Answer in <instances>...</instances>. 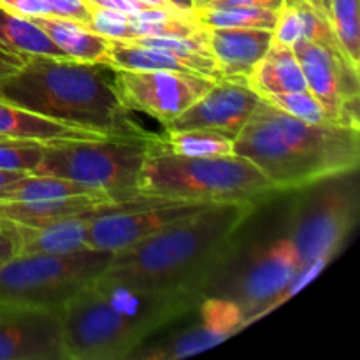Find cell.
I'll return each mask as SVG.
<instances>
[{
	"instance_id": "1",
	"label": "cell",
	"mask_w": 360,
	"mask_h": 360,
	"mask_svg": "<svg viewBox=\"0 0 360 360\" xmlns=\"http://www.w3.org/2000/svg\"><path fill=\"white\" fill-rule=\"evenodd\" d=\"M257 200L214 202L146 241L112 253L104 273L151 290L202 299L232 255L234 238Z\"/></svg>"
},
{
	"instance_id": "2",
	"label": "cell",
	"mask_w": 360,
	"mask_h": 360,
	"mask_svg": "<svg viewBox=\"0 0 360 360\" xmlns=\"http://www.w3.org/2000/svg\"><path fill=\"white\" fill-rule=\"evenodd\" d=\"M234 153L253 162L276 192H297L357 172L360 130L306 123L262 98L234 139Z\"/></svg>"
},
{
	"instance_id": "3",
	"label": "cell",
	"mask_w": 360,
	"mask_h": 360,
	"mask_svg": "<svg viewBox=\"0 0 360 360\" xmlns=\"http://www.w3.org/2000/svg\"><path fill=\"white\" fill-rule=\"evenodd\" d=\"M105 69L69 56L27 55L20 69L0 83V98L105 137H150L130 118Z\"/></svg>"
},
{
	"instance_id": "4",
	"label": "cell",
	"mask_w": 360,
	"mask_h": 360,
	"mask_svg": "<svg viewBox=\"0 0 360 360\" xmlns=\"http://www.w3.org/2000/svg\"><path fill=\"white\" fill-rule=\"evenodd\" d=\"M153 137L137 178L136 190L139 195L195 202H259L276 192L264 172L248 158L236 153L183 157L157 146Z\"/></svg>"
},
{
	"instance_id": "5",
	"label": "cell",
	"mask_w": 360,
	"mask_h": 360,
	"mask_svg": "<svg viewBox=\"0 0 360 360\" xmlns=\"http://www.w3.org/2000/svg\"><path fill=\"white\" fill-rule=\"evenodd\" d=\"M151 137L48 143L41 162L28 174L70 179L115 197L134 195L137 193V178L150 150Z\"/></svg>"
},
{
	"instance_id": "6",
	"label": "cell",
	"mask_w": 360,
	"mask_h": 360,
	"mask_svg": "<svg viewBox=\"0 0 360 360\" xmlns=\"http://www.w3.org/2000/svg\"><path fill=\"white\" fill-rule=\"evenodd\" d=\"M111 252L14 255L0 264V308H62L109 266Z\"/></svg>"
},
{
	"instance_id": "7",
	"label": "cell",
	"mask_w": 360,
	"mask_h": 360,
	"mask_svg": "<svg viewBox=\"0 0 360 360\" xmlns=\"http://www.w3.org/2000/svg\"><path fill=\"white\" fill-rule=\"evenodd\" d=\"M65 360L129 359L150 334L127 320L88 281L60 309Z\"/></svg>"
},
{
	"instance_id": "8",
	"label": "cell",
	"mask_w": 360,
	"mask_h": 360,
	"mask_svg": "<svg viewBox=\"0 0 360 360\" xmlns=\"http://www.w3.org/2000/svg\"><path fill=\"white\" fill-rule=\"evenodd\" d=\"M350 174L323 179L319 192L302 195L295 204L287 238L294 243L302 267L313 260L333 259L354 227L357 192Z\"/></svg>"
},
{
	"instance_id": "9",
	"label": "cell",
	"mask_w": 360,
	"mask_h": 360,
	"mask_svg": "<svg viewBox=\"0 0 360 360\" xmlns=\"http://www.w3.org/2000/svg\"><path fill=\"white\" fill-rule=\"evenodd\" d=\"M116 91L129 109L146 112L167 125L199 101L214 81L190 72L172 70L112 69Z\"/></svg>"
},
{
	"instance_id": "10",
	"label": "cell",
	"mask_w": 360,
	"mask_h": 360,
	"mask_svg": "<svg viewBox=\"0 0 360 360\" xmlns=\"http://www.w3.org/2000/svg\"><path fill=\"white\" fill-rule=\"evenodd\" d=\"M214 202L195 200H155L148 206L95 218L86 231L84 246L118 253L146 241L171 225L199 213Z\"/></svg>"
},
{
	"instance_id": "11",
	"label": "cell",
	"mask_w": 360,
	"mask_h": 360,
	"mask_svg": "<svg viewBox=\"0 0 360 360\" xmlns=\"http://www.w3.org/2000/svg\"><path fill=\"white\" fill-rule=\"evenodd\" d=\"M301 259L290 238L283 236L257 253L238 281L234 301L245 316V327L278 308V299L301 271Z\"/></svg>"
},
{
	"instance_id": "12",
	"label": "cell",
	"mask_w": 360,
	"mask_h": 360,
	"mask_svg": "<svg viewBox=\"0 0 360 360\" xmlns=\"http://www.w3.org/2000/svg\"><path fill=\"white\" fill-rule=\"evenodd\" d=\"M60 309L0 308V360H65Z\"/></svg>"
},
{
	"instance_id": "13",
	"label": "cell",
	"mask_w": 360,
	"mask_h": 360,
	"mask_svg": "<svg viewBox=\"0 0 360 360\" xmlns=\"http://www.w3.org/2000/svg\"><path fill=\"white\" fill-rule=\"evenodd\" d=\"M292 48L306 77L308 90L322 102L334 123L348 127L345 104L359 97V69L341 51H333L306 39L297 41Z\"/></svg>"
},
{
	"instance_id": "14",
	"label": "cell",
	"mask_w": 360,
	"mask_h": 360,
	"mask_svg": "<svg viewBox=\"0 0 360 360\" xmlns=\"http://www.w3.org/2000/svg\"><path fill=\"white\" fill-rule=\"evenodd\" d=\"M260 101L262 97L245 81L220 77L199 101L193 102L185 112L167 123L165 132L213 129L238 137Z\"/></svg>"
},
{
	"instance_id": "15",
	"label": "cell",
	"mask_w": 360,
	"mask_h": 360,
	"mask_svg": "<svg viewBox=\"0 0 360 360\" xmlns=\"http://www.w3.org/2000/svg\"><path fill=\"white\" fill-rule=\"evenodd\" d=\"M207 48L220 77L245 81L273 42V30L264 28H206Z\"/></svg>"
},
{
	"instance_id": "16",
	"label": "cell",
	"mask_w": 360,
	"mask_h": 360,
	"mask_svg": "<svg viewBox=\"0 0 360 360\" xmlns=\"http://www.w3.org/2000/svg\"><path fill=\"white\" fill-rule=\"evenodd\" d=\"M301 39L329 49H340L329 18L319 7L308 0H283L273 28V42L294 46Z\"/></svg>"
},
{
	"instance_id": "17",
	"label": "cell",
	"mask_w": 360,
	"mask_h": 360,
	"mask_svg": "<svg viewBox=\"0 0 360 360\" xmlns=\"http://www.w3.org/2000/svg\"><path fill=\"white\" fill-rule=\"evenodd\" d=\"M0 136L7 139H27L39 143H56V141L102 139L101 134L76 129L55 120L27 111L0 98Z\"/></svg>"
},
{
	"instance_id": "18",
	"label": "cell",
	"mask_w": 360,
	"mask_h": 360,
	"mask_svg": "<svg viewBox=\"0 0 360 360\" xmlns=\"http://www.w3.org/2000/svg\"><path fill=\"white\" fill-rule=\"evenodd\" d=\"M34 21L69 58L86 63H101L109 67V39L95 34L83 23L70 18L55 16H32Z\"/></svg>"
},
{
	"instance_id": "19",
	"label": "cell",
	"mask_w": 360,
	"mask_h": 360,
	"mask_svg": "<svg viewBox=\"0 0 360 360\" xmlns=\"http://www.w3.org/2000/svg\"><path fill=\"white\" fill-rule=\"evenodd\" d=\"M112 199L116 197L109 193H86V195L35 200V202H0V220L16 221L32 227L51 225L88 213L98 204Z\"/></svg>"
},
{
	"instance_id": "20",
	"label": "cell",
	"mask_w": 360,
	"mask_h": 360,
	"mask_svg": "<svg viewBox=\"0 0 360 360\" xmlns=\"http://www.w3.org/2000/svg\"><path fill=\"white\" fill-rule=\"evenodd\" d=\"M248 86L260 97L271 94H290L308 90L299 60L292 46L271 42V48L262 56L246 79Z\"/></svg>"
},
{
	"instance_id": "21",
	"label": "cell",
	"mask_w": 360,
	"mask_h": 360,
	"mask_svg": "<svg viewBox=\"0 0 360 360\" xmlns=\"http://www.w3.org/2000/svg\"><path fill=\"white\" fill-rule=\"evenodd\" d=\"M0 49L21 56H67L34 21L4 9H0Z\"/></svg>"
},
{
	"instance_id": "22",
	"label": "cell",
	"mask_w": 360,
	"mask_h": 360,
	"mask_svg": "<svg viewBox=\"0 0 360 360\" xmlns=\"http://www.w3.org/2000/svg\"><path fill=\"white\" fill-rule=\"evenodd\" d=\"M109 67L125 70H172L193 74L181 58L169 53L167 49L115 39H109Z\"/></svg>"
},
{
	"instance_id": "23",
	"label": "cell",
	"mask_w": 360,
	"mask_h": 360,
	"mask_svg": "<svg viewBox=\"0 0 360 360\" xmlns=\"http://www.w3.org/2000/svg\"><path fill=\"white\" fill-rule=\"evenodd\" d=\"M236 137L213 129H190L155 136L157 146L183 157H225L234 153Z\"/></svg>"
},
{
	"instance_id": "24",
	"label": "cell",
	"mask_w": 360,
	"mask_h": 360,
	"mask_svg": "<svg viewBox=\"0 0 360 360\" xmlns=\"http://www.w3.org/2000/svg\"><path fill=\"white\" fill-rule=\"evenodd\" d=\"M229 340L227 334L220 333L213 326L200 319L199 323L192 326L190 329L183 330L181 334L169 338L164 343L157 345L153 350L132 352L129 359H144V360H174L186 359L192 355L200 354L204 350L217 347L221 341Z\"/></svg>"
},
{
	"instance_id": "25",
	"label": "cell",
	"mask_w": 360,
	"mask_h": 360,
	"mask_svg": "<svg viewBox=\"0 0 360 360\" xmlns=\"http://www.w3.org/2000/svg\"><path fill=\"white\" fill-rule=\"evenodd\" d=\"M86 193H108L90 188L81 183L53 176H32L11 183L0 190V202H35V200L62 199V197L86 195ZM111 195V193H109Z\"/></svg>"
},
{
	"instance_id": "26",
	"label": "cell",
	"mask_w": 360,
	"mask_h": 360,
	"mask_svg": "<svg viewBox=\"0 0 360 360\" xmlns=\"http://www.w3.org/2000/svg\"><path fill=\"white\" fill-rule=\"evenodd\" d=\"M193 18L202 28H264L273 30L278 9L260 6H227L193 9Z\"/></svg>"
},
{
	"instance_id": "27",
	"label": "cell",
	"mask_w": 360,
	"mask_h": 360,
	"mask_svg": "<svg viewBox=\"0 0 360 360\" xmlns=\"http://www.w3.org/2000/svg\"><path fill=\"white\" fill-rule=\"evenodd\" d=\"M359 0H333L329 21L334 37L352 65H360V18Z\"/></svg>"
},
{
	"instance_id": "28",
	"label": "cell",
	"mask_w": 360,
	"mask_h": 360,
	"mask_svg": "<svg viewBox=\"0 0 360 360\" xmlns=\"http://www.w3.org/2000/svg\"><path fill=\"white\" fill-rule=\"evenodd\" d=\"M262 98L269 102V104L276 105L278 109H281L287 115L302 120L306 123H313V125L334 123L329 112L322 105V102L309 90L290 91V94H271L264 95ZM334 125H338V123H334Z\"/></svg>"
},
{
	"instance_id": "29",
	"label": "cell",
	"mask_w": 360,
	"mask_h": 360,
	"mask_svg": "<svg viewBox=\"0 0 360 360\" xmlns=\"http://www.w3.org/2000/svg\"><path fill=\"white\" fill-rule=\"evenodd\" d=\"M44 146L39 141L0 139V171H32L41 162Z\"/></svg>"
},
{
	"instance_id": "30",
	"label": "cell",
	"mask_w": 360,
	"mask_h": 360,
	"mask_svg": "<svg viewBox=\"0 0 360 360\" xmlns=\"http://www.w3.org/2000/svg\"><path fill=\"white\" fill-rule=\"evenodd\" d=\"M86 28L102 37L115 39V41L129 42L132 39L129 14L120 13V11L90 9V20H88Z\"/></svg>"
},
{
	"instance_id": "31",
	"label": "cell",
	"mask_w": 360,
	"mask_h": 360,
	"mask_svg": "<svg viewBox=\"0 0 360 360\" xmlns=\"http://www.w3.org/2000/svg\"><path fill=\"white\" fill-rule=\"evenodd\" d=\"M0 9L23 18L51 14L48 0H0Z\"/></svg>"
},
{
	"instance_id": "32",
	"label": "cell",
	"mask_w": 360,
	"mask_h": 360,
	"mask_svg": "<svg viewBox=\"0 0 360 360\" xmlns=\"http://www.w3.org/2000/svg\"><path fill=\"white\" fill-rule=\"evenodd\" d=\"M49 7H51V14L62 18H70L86 27L88 20H90V9L84 4V0H48Z\"/></svg>"
},
{
	"instance_id": "33",
	"label": "cell",
	"mask_w": 360,
	"mask_h": 360,
	"mask_svg": "<svg viewBox=\"0 0 360 360\" xmlns=\"http://www.w3.org/2000/svg\"><path fill=\"white\" fill-rule=\"evenodd\" d=\"M88 9H112L125 14H137L151 6L141 2V0H84Z\"/></svg>"
},
{
	"instance_id": "34",
	"label": "cell",
	"mask_w": 360,
	"mask_h": 360,
	"mask_svg": "<svg viewBox=\"0 0 360 360\" xmlns=\"http://www.w3.org/2000/svg\"><path fill=\"white\" fill-rule=\"evenodd\" d=\"M283 0H193V9L206 7H227V6H260L269 9H280Z\"/></svg>"
},
{
	"instance_id": "35",
	"label": "cell",
	"mask_w": 360,
	"mask_h": 360,
	"mask_svg": "<svg viewBox=\"0 0 360 360\" xmlns=\"http://www.w3.org/2000/svg\"><path fill=\"white\" fill-rule=\"evenodd\" d=\"M23 62L25 56L14 55V53H7L4 51V49H0V83H2L6 77H9L11 74L16 72Z\"/></svg>"
},
{
	"instance_id": "36",
	"label": "cell",
	"mask_w": 360,
	"mask_h": 360,
	"mask_svg": "<svg viewBox=\"0 0 360 360\" xmlns=\"http://www.w3.org/2000/svg\"><path fill=\"white\" fill-rule=\"evenodd\" d=\"M11 257H14V245L7 232L0 227V264L9 260Z\"/></svg>"
},
{
	"instance_id": "37",
	"label": "cell",
	"mask_w": 360,
	"mask_h": 360,
	"mask_svg": "<svg viewBox=\"0 0 360 360\" xmlns=\"http://www.w3.org/2000/svg\"><path fill=\"white\" fill-rule=\"evenodd\" d=\"M28 172H18V171H0V190L6 188L11 183L18 181V179L25 178Z\"/></svg>"
},
{
	"instance_id": "38",
	"label": "cell",
	"mask_w": 360,
	"mask_h": 360,
	"mask_svg": "<svg viewBox=\"0 0 360 360\" xmlns=\"http://www.w3.org/2000/svg\"><path fill=\"white\" fill-rule=\"evenodd\" d=\"M167 2L183 13H192L193 11V0H167Z\"/></svg>"
},
{
	"instance_id": "39",
	"label": "cell",
	"mask_w": 360,
	"mask_h": 360,
	"mask_svg": "<svg viewBox=\"0 0 360 360\" xmlns=\"http://www.w3.org/2000/svg\"><path fill=\"white\" fill-rule=\"evenodd\" d=\"M141 2L148 4V6L151 7H160V9H176V7H172L167 0H141Z\"/></svg>"
},
{
	"instance_id": "40",
	"label": "cell",
	"mask_w": 360,
	"mask_h": 360,
	"mask_svg": "<svg viewBox=\"0 0 360 360\" xmlns=\"http://www.w3.org/2000/svg\"><path fill=\"white\" fill-rule=\"evenodd\" d=\"M330 2H333V0H320V4H322V11H323V13H326V16H327V18H329Z\"/></svg>"
},
{
	"instance_id": "41",
	"label": "cell",
	"mask_w": 360,
	"mask_h": 360,
	"mask_svg": "<svg viewBox=\"0 0 360 360\" xmlns=\"http://www.w3.org/2000/svg\"><path fill=\"white\" fill-rule=\"evenodd\" d=\"M308 2H311L313 6H315V7H319V9L322 11V4H320V0H308ZM322 13H323V11H322ZM323 14H326V13H323Z\"/></svg>"
},
{
	"instance_id": "42",
	"label": "cell",
	"mask_w": 360,
	"mask_h": 360,
	"mask_svg": "<svg viewBox=\"0 0 360 360\" xmlns=\"http://www.w3.org/2000/svg\"><path fill=\"white\" fill-rule=\"evenodd\" d=\"M0 139H7V137H2V136H0Z\"/></svg>"
}]
</instances>
